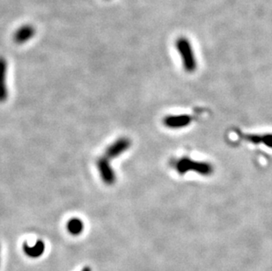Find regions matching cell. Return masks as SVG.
<instances>
[{"mask_svg":"<svg viewBox=\"0 0 272 271\" xmlns=\"http://www.w3.org/2000/svg\"><path fill=\"white\" fill-rule=\"evenodd\" d=\"M96 167L101 180L107 186H112L116 181V174L107 157H100L96 160Z\"/></svg>","mask_w":272,"mask_h":271,"instance_id":"3","label":"cell"},{"mask_svg":"<svg viewBox=\"0 0 272 271\" xmlns=\"http://www.w3.org/2000/svg\"><path fill=\"white\" fill-rule=\"evenodd\" d=\"M183 69L188 73H193L197 69V60L190 41L185 37H180L175 43Z\"/></svg>","mask_w":272,"mask_h":271,"instance_id":"2","label":"cell"},{"mask_svg":"<svg viewBox=\"0 0 272 271\" xmlns=\"http://www.w3.org/2000/svg\"><path fill=\"white\" fill-rule=\"evenodd\" d=\"M131 146V141L129 138L122 137L116 139L109 145L105 152V157L108 159L118 158L119 156L122 155V153L127 152Z\"/></svg>","mask_w":272,"mask_h":271,"instance_id":"4","label":"cell"},{"mask_svg":"<svg viewBox=\"0 0 272 271\" xmlns=\"http://www.w3.org/2000/svg\"><path fill=\"white\" fill-rule=\"evenodd\" d=\"M107 1H108V0H107Z\"/></svg>","mask_w":272,"mask_h":271,"instance_id":"13","label":"cell"},{"mask_svg":"<svg viewBox=\"0 0 272 271\" xmlns=\"http://www.w3.org/2000/svg\"><path fill=\"white\" fill-rule=\"evenodd\" d=\"M36 29L31 24L22 25L16 29L14 34V42L17 44H24L30 40H32L36 36Z\"/></svg>","mask_w":272,"mask_h":271,"instance_id":"7","label":"cell"},{"mask_svg":"<svg viewBox=\"0 0 272 271\" xmlns=\"http://www.w3.org/2000/svg\"><path fill=\"white\" fill-rule=\"evenodd\" d=\"M1 252H2V248H1V245H0V266H1Z\"/></svg>","mask_w":272,"mask_h":271,"instance_id":"12","label":"cell"},{"mask_svg":"<svg viewBox=\"0 0 272 271\" xmlns=\"http://www.w3.org/2000/svg\"><path fill=\"white\" fill-rule=\"evenodd\" d=\"M66 229L72 236H79L82 233L85 229V224L79 217H72L66 224Z\"/></svg>","mask_w":272,"mask_h":271,"instance_id":"10","label":"cell"},{"mask_svg":"<svg viewBox=\"0 0 272 271\" xmlns=\"http://www.w3.org/2000/svg\"><path fill=\"white\" fill-rule=\"evenodd\" d=\"M46 250V245L42 239L36 240V242L33 245L29 243H25L23 245V252L25 253L27 256L31 259H38L43 255Z\"/></svg>","mask_w":272,"mask_h":271,"instance_id":"8","label":"cell"},{"mask_svg":"<svg viewBox=\"0 0 272 271\" xmlns=\"http://www.w3.org/2000/svg\"><path fill=\"white\" fill-rule=\"evenodd\" d=\"M172 166L176 171V173L181 175H184L189 172H194L200 175L209 176L214 172V167L211 163L195 160L188 157H182L180 159L174 160Z\"/></svg>","mask_w":272,"mask_h":271,"instance_id":"1","label":"cell"},{"mask_svg":"<svg viewBox=\"0 0 272 271\" xmlns=\"http://www.w3.org/2000/svg\"><path fill=\"white\" fill-rule=\"evenodd\" d=\"M194 121V117L190 115H170L164 117L163 124L164 126L171 130H179L190 125Z\"/></svg>","mask_w":272,"mask_h":271,"instance_id":"5","label":"cell"},{"mask_svg":"<svg viewBox=\"0 0 272 271\" xmlns=\"http://www.w3.org/2000/svg\"><path fill=\"white\" fill-rule=\"evenodd\" d=\"M246 141L254 145H262L272 148V134H247L241 136Z\"/></svg>","mask_w":272,"mask_h":271,"instance_id":"9","label":"cell"},{"mask_svg":"<svg viewBox=\"0 0 272 271\" xmlns=\"http://www.w3.org/2000/svg\"><path fill=\"white\" fill-rule=\"evenodd\" d=\"M8 63L7 59L0 56V103L8 99L9 92L8 87Z\"/></svg>","mask_w":272,"mask_h":271,"instance_id":"6","label":"cell"},{"mask_svg":"<svg viewBox=\"0 0 272 271\" xmlns=\"http://www.w3.org/2000/svg\"><path fill=\"white\" fill-rule=\"evenodd\" d=\"M81 271H93V269H92V267H89V266H86V267H83Z\"/></svg>","mask_w":272,"mask_h":271,"instance_id":"11","label":"cell"}]
</instances>
